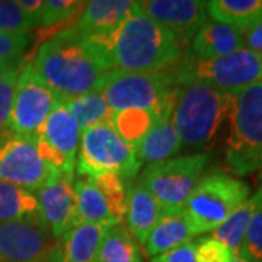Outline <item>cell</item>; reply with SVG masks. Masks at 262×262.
<instances>
[{
    "label": "cell",
    "instance_id": "obj_1",
    "mask_svg": "<svg viewBox=\"0 0 262 262\" xmlns=\"http://www.w3.org/2000/svg\"><path fill=\"white\" fill-rule=\"evenodd\" d=\"M58 101L99 89L114 70L103 37H92L72 25L46 39L31 60Z\"/></svg>",
    "mask_w": 262,
    "mask_h": 262
},
{
    "label": "cell",
    "instance_id": "obj_2",
    "mask_svg": "<svg viewBox=\"0 0 262 262\" xmlns=\"http://www.w3.org/2000/svg\"><path fill=\"white\" fill-rule=\"evenodd\" d=\"M103 41L114 69L125 72L163 73L177 67L185 56L177 38L137 8Z\"/></svg>",
    "mask_w": 262,
    "mask_h": 262
},
{
    "label": "cell",
    "instance_id": "obj_3",
    "mask_svg": "<svg viewBox=\"0 0 262 262\" xmlns=\"http://www.w3.org/2000/svg\"><path fill=\"white\" fill-rule=\"evenodd\" d=\"M232 95L206 83L179 86L172 122L182 149L203 153L213 147L220 127L229 113Z\"/></svg>",
    "mask_w": 262,
    "mask_h": 262
},
{
    "label": "cell",
    "instance_id": "obj_4",
    "mask_svg": "<svg viewBox=\"0 0 262 262\" xmlns=\"http://www.w3.org/2000/svg\"><path fill=\"white\" fill-rule=\"evenodd\" d=\"M226 165L245 177L262 168V83L251 84L232 95L229 106Z\"/></svg>",
    "mask_w": 262,
    "mask_h": 262
},
{
    "label": "cell",
    "instance_id": "obj_5",
    "mask_svg": "<svg viewBox=\"0 0 262 262\" xmlns=\"http://www.w3.org/2000/svg\"><path fill=\"white\" fill-rule=\"evenodd\" d=\"M99 89L113 113L141 110L162 117L173 111L179 86L175 84L170 72L136 73L114 69Z\"/></svg>",
    "mask_w": 262,
    "mask_h": 262
},
{
    "label": "cell",
    "instance_id": "obj_6",
    "mask_svg": "<svg viewBox=\"0 0 262 262\" xmlns=\"http://www.w3.org/2000/svg\"><path fill=\"white\" fill-rule=\"evenodd\" d=\"M169 72L177 86L206 83L220 92L234 95L259 82L261 56L246 48L206 60L185 53L182 61Z\"/></svg>",
    "mask_w": 262,
    "mask_h": 262
},
{
    "label": "cell",
    "instance_id": "obj_7",
    "mask_svg": "<svg viewBox=\"0 0 262 262\" xmlns=\"http://www.w3.org/2000/svg\"><path fill=\"white\" fill-rule=\"evenodd\" d=\"M251 188L222 170L203 175L182 208L194 236L213 232L249 198Z\"/></svg>",
    "mask_w": 262,
    "mask_h": 262
},
{
    "label": "cell",
    "instance_id": "obj_8",
    "mask_svg": "<svg viewBox=\"0 0 262 262\" xmlns=\"http://www.w3.org/2000/svg\"><path fill=\"white\" fill-rule=\"evenodd\" d=\"M77 172L91 179L101 173H115L133 181L143 166L137 149L117 134L111 122L84 130L77 150Z\"/></svg>",
    "mask_w": 262,
    "mask_h": 262
},
{
    "label": "cell",
    "instance_id": "obj_9",
    "mask_svg": "<svg viewBox=\"0 0 262 262\" xmlns=\"http://www.w3.org/2000/svg\"><path fill=\"white\" fill-rule=\"evenodd\" d=\"M210 153H191L147 165L140 181L147 188L163 211H179L200 182Z\"/></svg>",
    "mask_w": 262,
    "mask_h": 262
},
{
    "label": "cell",
    "instance_id": "obj_10",
    "mask_svg": "<svg viewBox=\"0 0 262 262\" xmlns=\"http://www.w3.org/2000/svg\"><path fill=\"white\" fill-rule=\"evenodd\" d=\"M60 175L61 172L42 159L37 139L8 130L0 133V182L37 191Z\"/></svg>",
    "mask_w": 262,
    "mask_h": 262
},
{
    "label": "cell",
    "instance_id": "obj_11",
    "mask_svg": "<svg viewBox=\"0 0 262 262\" xmlns=\"http://www.w3.org/2000/svg\"><path fill=\"white\" fill-rule=\"evenodd\" d=\"M57 101L56 94L38 75L32 61L24 63L16 80L6 130L35 139Z\"/></svg>",
    "mask_w": 262,
    "mask_h": 262
},
{
    "label": "cell",
    "instance_id": "obj_12",
    "mask_svg": "<svg viewBox=\"0 0 262 262\" xmlns=\"http://www.w3.org/2000/svg\"><path fill=\"white\" fill-rule=\"evenodd\" d=\"M82 131L64 102L57 101L37 137L42 159L64 175H73Z\"/></svg>",
    "mask_w": 262,
    "mask_h": 262
},
{
    "label": "cell",
    "instance_id": "obj_13",
    "mask_svg": "<svg viewBox=\"0 0 262 262\" xmlns=\"http://www.w3.org/2000/svg\"><path fill=\"white\" fill-rule=\"evenodd\" d=\"M136 8L170 32L185 50L207 19V2L200 0H139Z\"/></svg>",
    "mask_w": 262,
    "mask_h": 262
},
{
    "label": "cell",
    "instance_id": "obj_14",
    "mask_svg": "<svg viewBox=\"0 0 262 262\" xmlns=\"http://www.w3.org/2000/svg\"><path fill=\"white\" fill-rule=\"evenodd\" d=\"M54 245L41 223H0V262H47Z\"/></svg>",
    "mask_w": 262,
    "mask_h": 262
},
{
    "label": "cell",
    "instance_id": "obj_15",
    "mask_svg": "<svg viewBox=\"0 0 262 262\" xmlns=\"http://www.w3.org/2000/svg\"><path fill=\"white\" fill-rule=\"evenodd\" d=\"M44 226L58 241L76 226V195L73 175L61 173L46 187L34 191Z\"/></svg>",
    "mask_w": 262,
    "mask_h": 262
},
{
    "label": "cell",
    "instance_id": "obj_16",
    "mask_svg": "<svg viewBox=\"0 0 262 262\" xmlns=\"http://www.w3.org/2000/svg\"><path fill=\"white\" fill-rule=\"evenodd\" d=\"M110 227L98 223L76 225L56 241L47 262H96Z\"/></svg>",
    "mask_w": 262,
    "mask_h": 262
},
{
    "label": "cell",
    "instance_id": "obj_17",
    "mask_svg": "<svg viewBox=\"0 0 262 262\" xmlns=\"http://www.w3.org/2000/svg\"><path fill=\"white\" fill-rule=\"evenodd\" d=\"M136 8L131 0H92L86 2L84 8L73 24L77 31L92 37H106L120 28Z\"/></svg>",
    "mask_w": 262,
    "mask_h": 262
},
{
    "label": "cell",
    "instance_id": "obj_18",
    "mask_svg": "<svg viewBox=\"0 0 262 262\" xmlns=\"http://www.w3.org/2000/svg\"><path fill=\"white\" fill-rule=\"evenodd\" d=\"M245 48L244 37L239 29L206 19L191 41L188 56L194 58H213L226 56Z\"/></svg>",
    "mask_w": 262,
    "mask_h": 262
},
{
    "label": "cell",
    "instance_id": "obj_19",
    "mask_svg": "<svg viewBox=\"0 0 262 262\" xmlns=\"http://www.w3.org/2000/svg\"><path fill=\"white\" fill-rule=\"evenodd\" d=\"M162 214L163 210L159 203L143 185L140 179H136L127 191L125 227L131 236L139 244H144Z\"/></svg>",
    "mask_w": 262,
    "mask_h": 262
},
{
    "label": "cell",
    "instance_id": "obj_20",
    "mask_svg": "<svg viewBox=\"0 0 262 262\" xmlns=\"http://www.w3.org/2000/svg\"><path fill=\"white\" fill-rule=\"evenodd\" d=\"M181 150L182 144L172 122V113H166L159 117L156 124L140 141L137 146V156L141 163L151 165L175 158Z\"/></svg>",
    "mask_w": 262,
    "mask_h": 262
},
{
    "label": "cell",
    "instance_id": "obj_21",
    "mask_svg": "<svg viewBox=\"0 0 262 262\" xmlns=\"http://www.w3.org/2000/svg\"><path fill=\"white\" fill-rule=\"evenodd\" d=\"M194 234L191 232L182 210L179 211H163L159 222L150 232L147 241L144 242L146 253L149 256H158L178 248L181 245L191 242Z\"/></svg>",
    "mask_w": 262,
    "mask_h": 262
},
{
    "label": "cell",
    "instance_id": "obj_22",
    "mask_svg": "<svg viewBox=\"0 0 262 262\" xmlns=\"http://www.w3.org/2000/svg\"><path fill=\"white\" fill-rule=\"evenodd\" d=\"M29 222L42 223L34 191L0 182V223Z\"/></svg>",
    "mask_w": 262,
    "mask_h": 262
},
{
    "label": "cell",
    "instance_id": "obj_23",
    "mask_svg": "<svg viewBox=\"0 0 262 262\" xmlns=\"http://www.w3.org/2000/svg\"><path fill=\"white\" fill-rule=\"evenodd\" d=\"M261 204L262 187L252 196H249L242 206L237 207L215 230H213L210 237H213L215 241H219L220 244L225 245L233 255H237L241 252L245 234H246V230L251 225L253 214Z\"/></svg>",
    "mask_w": 262,
    "mask_h": 262
},
{
    "label": "cell",
    "instance_id": "obj_24",
    "mask_svg": "<svg viewBox=\"0 0 262 262\" xmlns=\"http://www.w3.org/2000/svg\"><path fill=\"white\" fill-rule=\"evenodd\" d=\"M76 195V225L98 223V225L115 226L108 203L102 192L95 187L89 179H80L75 182Z\"/></svg>",
    "mask_w": 262,
    "mask_h": 262
},
{
    "label": "cell",
    "instance_id": "obj_25",
    "mask_svg": "<svg viewBox=\"0 0 262 262\" xmlns=\"http://www.w3.org/2000/svg\"><path fill=\"white\" fill-rule=\"evenodd\" d=\"M207 13L211 20L242 31L262 18V0H211Z\"/></svg>",
    "mask_w": 262,
    "mask_h": 262
},
{
    "label": "cell",
    "instance_id": "obj_26",
    "mask_svg": "<svg viewBox=\"0 0 262 262\" xmlns=\"http://www.w3.org/2000/svg\"><path fill=\"white\" fill-rule=\"evenodd\" d=\"M61 102H64L69 113L73 115L82 133L95 125L111 122L114 115L101 89H95Z\"/></svg>",
    "mask_w": 262,
    "mask_h": 262
},
{
    "label": "cell",
    "instance_id": "obj_27",
    "mask_svg": "<svg viewBox=\"0 0 262 262\" xmlns=\"http://www.w3.org/2000/svg\"><path fill=\"white\" fill-rule=\"evenodd\" d=\"M96 262H144L139 242L131 236L127 227L111 226L103 237Z\"/></svg>",
    "mask_w": 262,
    "mask_h": 262
},
{
    "label": "cell",
    "instance_id": "obj_28",
    "mask_svg": "<svg viewBox=\"0 0 262 262\" xmlns=\"http://www.w3.org/2000/svg\"><path fill=\"white\" fill-rule=\"evenodd\" d=\"M158 120L159 115L150 111L125 110L120 113H114L111 125L122 140H125L137 149L140 141L144 139V136L149 133Z\"/></svg>",
    "mask_w": 262,
    "mask_h": 262
},
{
    "label": "cell",
    "instance_id": "obj_29",
    "mask_svg": "<svg viewBox=\"0 0 262 262\" xmlns=\"http://www.w3.org/2000/svg\"><path fill=\"white\" fill-rule=\"evenodd\" d=\"M105 196L111 215L117 225H120L125 219L127 213V191L125 181L115 173H101L89 179Z\"/></svg>",
    "mask_w": 262,
    "mask_h": 262
},
{
    "label": "cell",
    "instance_id": "obj_30",
    "mask_svg": "<svg viewBox=\"0 0 262 262\" xmlns=\"http://www.w3.org/2000/svg\"><path fill=\"white\" fill-rule=\"evenodd\" d=\"M86 2H76V0H47L44 2L42 15L39 27H56L64 24L67 20L77 19L79 13L84 8Z\"/></svg>",
    "mask_w": 262,
    "mask_h": 262
},
{
    "label": "cell",
    "instance_id": "obj_31",
    "mask_svg": "<svg viewBox=\"0 0 262 262\" xmlns=\"http://www.w3.org/2000/svg\"><path fill=\"white\" fill-rule=\"evenodd\" d=\"M34 28L35 24L20 10L16 0H0V32L24 34Z\"/></svg>",
    "mask_w": 262,
    "mask_h": 262
},
{
    "label": "cell",
    "instance_id": "obj_32",
    "mask_svg": "<svg viewBox=\"0 0 262 262\" xmlns=\"http://www.w3.org/2000/svg\"><path fill=\"white\" fill-rule=\"evenodd\" d=\"M22 66H24V58L16 64L12 66L0 79V133L6 131V127H8L16 80H18V75Z\"/></svg>",
    "mask_w": 262,
    "mask_h": 262
},
{
    "label": "cell",
    "instance_id": "obj_33",
    "mask_svg": "<svg viewBox=\"0 0 262 262\" xmlns=\"http://www.w3.org/2000/svg\"><path fill=\"white\" fill-rule=\"evenodd\" d=\"M239 253L255 262H262V204L253 214Z\"/></svg>",
    "mask_w": 262,
    "mask_h": 262
},
{
    "label": "cell",
    "instance_id": "obj_34",
    "mask_svg": "<svg viewBox=\"0 0 262 262\" xmlns=\"http://www.w3.org/2000/svg\"><path fill=\"white\" fill-rule=\"evenodd\" d=\"M233 258V253L213 237H203L195 242V262H230Z\"/></svg>",
    "mask_w": 262,
    "mask_h": 262
},
{
    "label": "cell",
    "instance_id": "obj_35",
    "mask_svg": "<svg viewBox=\"0 0 262 262\" xmlns=\"http://www.w3.org/2000/svg\"><path fill=\"white\" fill-rule=\"evenodd\" d=\"M31 41V34L0 32V60H13L22 57Z\"/></svg>",
    "mask_w": 262,
    "mask_h": 262
},
{
    "label": "cell",
    "instance_id": "obj_36",
    "mask_svg": "<svg viewBox=\"0 0 262 262\" xmlns=\"http://www.w3.org/2000/svg\"><path fill=\"white\" fill-rule=\"evenodd\" d=\"M150 262H195V242H188L168 252L153 256Z\"/></svg>",
    "mask_w": 262,
    "mask_h": 262
},
{
    "label": "cell",
    "instance_id": "obj_37",
    "mask_svg": "<svg viewBox=\"0 0 262 262\" xmlns=\"http://www.w3.org/2000/svg\"><path fill=\"white\" fill-rule=\"evenodd\" d=\"M246 50L262 57V18L241 31Z\"/></svg>",
    "mask_w": 262,
    "mask_h": 262
},
{
    "label": "cell",
    "instance_id": "obj_38",
    "mask_svg": "<svg viewBox=\"0 0 262 262\" xmlns=\"http://www.w3.org/2000/svg\"><path fill=\"white\" fill-rule=\"evenodd\" d=\"M20 10L28 15L31 20L35 24V27H39L41 22V15H42V8L44 2L42 0H16Z\"/></svg>",
    "mask_w": 262,
    "mask_h": 262
},
{
    "label": "cell",
    "instance_id": "obj_39",
    "mask_svg": "<svg viewBox=\"0 0 262 262\" xmlns=\"http://www.w3.org/2000/svg\"><path fill=\"white\" fill-rule=\"evenodd\" d=\"M22 60V57H18V58H13V60H0V79H2V76L5 75L8 70H9L10 67L13 64H16L18 61Z\"/></svg>",
    "mask_w": 262,
    "mask_h": 262
},
{
    "label": "cell",
    "instance_id": "obj_40",
    "mask_svg": "<svg viewBox=\"0 0 262 262\" xmlns=\"http://www.w3.org/2000/svg\"><path fill=\"white\" fill-rule=\"evenodd\" d=\"M230 262H255L253 259H251V258H248V256H245V255H234V258L232 259Z\"/></svg>",
    "mask_w": 262,
    "mask_h": 262
},
{
    "label": "cell",
    "instance_id": "obj_41",
    "mask_svg": "<svg viewBox=\"0 0 262 262\" xmlns=\"http://www.w3.org/2000/svg\"><path fill=\"white\" fill-rule=\"evenodd\" d=\"M259 82L262 83V57H261V73H259Z\"/></svg>",
    "mask_w": 262,
    "mask_h": 262
},
{
    "label": "cell",
    "instance_id": "obj_42",
    "mask_svg": "<svg viewBox=\"0 0 262 262\" xmlns=\"http://www.w3.org/2000/svg\"><path fill=\"white\" fill-rule=\"evenodd\" d=\"M261 179H262V175H261Z\"/></svg>",
    "mask_w": 262,
    "mask_h": 262
}]
</instances>
